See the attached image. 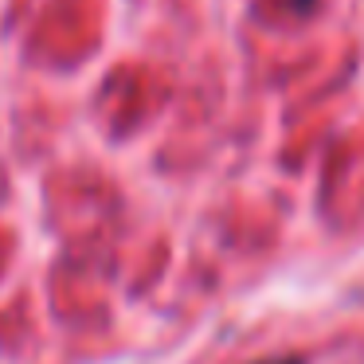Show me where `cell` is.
<instances>
[{
    "mask_svg": "<svg viewBox=\"0 0 364 364\" xmlns=\"http://www.w3.org/2000/svg\"><path fill=\"white\" fill-rule=\"evenodd\" d=\"M262 364H298V360H262Z\"/></svg>",
    "mask_w": 364,
    "mask_h": 364,
    "instance_id": "1",
    "label": "cell"
}]
</instances>
